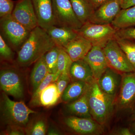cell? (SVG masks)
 <instances>
[{
  "label": "cell",
  "mask_w": 135,
  "mask_h": 135,
  "mask_svg": "<svg viewBox=\"0 0 135 135\" xmlns=\"http://www.w3.org/2000/svg\"><path fill=\"white\" fill-rule=\"evenodd\" d=\"M55 44L46 31L38 26L32 30L18 52L17 62L22 67L36 63Z\"/></svg>",
  "instance_id": "6da1fadb"
},
{
  "label": "cell",
  "mask_w": 135,
  "mask_h": 135,
  "mask_svg": "<svg viewBox=\"0 0 135 135\" xmlns=\"http://www.w3.org/2000/svg\"><path fill=\"white\" fill-rule=\"evenodd\" d=\"M86 91L92 118L104 127L113 114L115 101L101 90L95 79L88 83Z\"/></svg>",
  "instance_id": "7a4b0ae2"
},
{
  "label": "cell",
  "mask_w": 135,
  "mask_h": 135,
  "mask_svg": "<svg viewBox=\"0 0 135 135\" xmlns=\"http://www.w3.org/2000/svg\"><path fill=\"white\" fill-rule=\"evenodd\" d=\"M36 113L23 102L12 101L8 95L3 92L1 101V117L8 126L25 128L28 123L30 115Z\"/></svg>",
  "instance_id": "3957f363"
},
{
  "label": "cell",
  "mask_w": 135,
  "mask_h": 135,
  "mask_svg": "<svg viewBox=\"0 0 135 135\" xmlns=\"http://www.w3.org/2000/svg\"><path fill=\"white\" fill-rule=\"evenodd\" d=\"M79 35L89 41L92 46L103 48L113 38L117 31L112 24L100 25L88 22L75 30Z\"/></svg>",
  "instance_id": "277c9868"
},
{
  "label": "cell",
  "mask_w": 135,
  "mask_h": 135,
  "mask_svg": "<svg viewBox=\"0 0 135 135\" xmlns=\"http://www.w3.org/2000/svg\"><path fill=\"white\" fill-rule=\"evenodd\" d=\"M1 29L12 47L19 50L30 35L31 31L9 15L1 18Z\"/></svg>",
  "instance_id": "5b68a950"
},
{
  "label": "cell",
  "mask_w": 135,
  "mask_h": 135,
  "mask_svg": "<svg viewBox=\"0 0 135 135\" xmlns=\"http://www.w3.org/2000/svg\"><path fill=\"white\" fill-rule=\"evenodd\" d=\"M103 50L110 68L121 74L135 71L114 37L107 42Z\"/></svg>",
  "instance_id": "8992f818"
},
{
  "label": "cell",
  "mask_w": 135,
  "mask_h": 135,
  "mask_svg": "<svg viewBox=\"0 0 135 135\" xmlns=\"http://www.w3.org/2000/svg\"><path fill=\"white\" fill-rule=\"evenodd\" d=\"M55 26L67 27L74 30L83 24L75 15L70 0H52Z\"/></svg>",
  "instance_id": "52a82bcc"
},
{
  "label": "cell",
  "mask_w": 135,
  "mask_h": 135,
  "mask_svg": "<svg viewBox=\"0 0 135 135\" xmlns=\"http://www.w3.org/2000/svg\"><path fill=\"white\" fill-rule=\"evenodd\" d=\"M135 105V71L122 74L119 91L115 101L117 110L132 112Z\"/></svg>",
  "instance_id": "ba28073f"
},
{
  "label": "cell",
  "mask_w": 135,
  "mask_h": 135,
  "mask_svg": "<svg viewBox=\"0 0 135 135\" xmlns=\"http://www.w3.org/2000/svg\"><path fill=\"white\" fill-rule=\"evenodd\" d=\"M1 89L5 94L17 99H22L24 96V87L18 73L12 69H3L0 73Z\"/></svg>",
  "instance_id": "9c48e42d"
},
{
  "label": "cell",
  "mask_w": 135,
  "mask_h": 135,
  "mask_svg": "<svg viewBox=\"0 0 135 135\" xmlns=\"http://www.w3.org/2000/svg\"><path fill=\"white\" fill-rule=\"evenodd\" d=\"M11 15L16 20L31 31L38 26L32 0H19Z\"/></svg>",
  "instance_id": "30bf717a"
},
{
  "label": "cell",
  "mask_w": 135,
  "mask_h": 135,
  "mask_svg": "<svg viewBox=\"0 0 135 135\" xmlns=\"http://www.w3.org/2000/svg\"><path fill=\"white\" fill-rule=\"evenodd\" d=\"M65 122L71 129L81 134L96 135L104 133V126L92 118L71 116L66 118Z\"/></svg>",
  "instance_id": "8fae6325"
},
{
  "label": "cell",
  "mask_w": 135,
  "mask_h": 135,
  "mask_svg": "<svg viewBox=\"0 0 135 135\" xmlns=\"http://www.w3.org/2000/svg\"><path fill=\"white\" fill-rule=\"evenodd\" d=\"M121 9L120 0H109L94 10L89 22L111 24Z\"/></svg>",
  "instance_id": "7c38bea8"
},
{
  "label": "cell",
  "mask_w": 135,
  "mask_h": 135,
  "mask_svg": "<svg viewBox=\"0 0 135 135\" xmlns=\"http://www.w3.org/2000/svg\"><path fill=\"white\" fill-rule=\"evenodd\" d=\"M122 79V74L108 67L97 81L101 90L115 102L120 89Z\"/></svg>",
  "instance_id": "4fadbf2b"
},
{
  "label": "cell",
  "mask_w": 135,
  "mask_h": 135,
  "mask_svg": "<svg viewBox=\"0 0 135 135\" xmlns=\"http://www.w3.org/2000/svg\"><path fill=\"white\" fill-rule=\"evenodd\" d=\"M38 25L47 31L55 25L52 0H32Z\"/></svg>",
  "instance_id": "5bb4252c"
},
{
  "label": "cell",
  "mask_w": 135,
  "mask_h": 135,
  "mask_svg": "<svg viewBox=\"0 0 135 135\" xmlns=\"http://www.w3.org/2000/svg\"><path fill=\"white\" fill-rule=\"evenodd\" d=\"M84 59L89 65L94 79L97 80L109 67L103 48L99 46H93Z\"/></svg>",
  "instance_id": "9a60e30c"
},
{
  "label": "cell",
  "mask_w": 135,
  "mask_h": 135,
  "mask_svg": "<svg viewBox=\"0 0 135 135\" xmlns=\"http://www.w3.org/2000/svg\"><path fill=\"white\" fill-rule=\"evenodd\" d=\"M92 47L89 41L78 35L63 49L74 62L84 59Z\"/></svg>",
  "instance_id": "2e32d148"
},
{
  "label": "cell",
  "mask_w": 135,
  "mask_h": 135,
  "mask_svg": "<svg viewBox=\"0 0 135 135\" xmlns=\"http://www.w3.org/2000/svg\"><path fill=\"white\" fill-rule=\"evenodd\" d=\"M56 46L64 49L78 35L74 29L67 27L54 26L46 31Z\"/></svg>",
  "instance_id": "e0dca14e"
},
{
  "label": "cell",
  "mask_w": 135,
  "mask_h": 135,
  "mask_svg": "<svg viewBox=\"0 0 135 135\" xmlns=\"http://www.w3.org/2000/svg\"><path fill=\"white\" fill-rule=\"evenodd\" d=\"M71 81L89 82L94 79L91 68L84 59L73 62L70 70Z\"/></svg>",
  "instance_id": "ac0fdd59"
},
{
  "label": "cell",
  "mask_w": 135,
  "mask_h": 135,
  "mask_svg": "<svg viewBox=\"0 0 135 135\" xmlns=\"http://www.w3.org/2000/svg\"><path fill=\"white\" fill-rule=\"evenodd\" d=\"M88 83L71 81L63 92L61 98L62 101L68 104L79 98L86 91Z\"/></svg>",
  "instance_id": "d6986e66"
},
{
  "label": "cell",
  "mask_w": 135,
  "mask_h": 135,
  "mask_svg": "<svg viewBox=\"0 0 135 135\" xmlns=\"http://www.w3.org/2000/svg\"><path fill=\"white\" fill-rule=\"evenodd\" d=\"M86 90L87 89L79 98L68 103L66 107L70 112L75 116L92 118L90 111Z\"/></svg>",
  "instance_id": "ffe728a7"
},
{
  "label": "cell",
  "mask_w": 135,
  "mask_h": 135,
  "mask_svg": "<svg viewBox=\"0 0 135 135\" xmlns=\"http://www.w3.org/2000/svg\"><path fill=\"white\" fill-rule=\"evenodd\" d=\"M111 24L117 30L135 26V6L122 9Z\"/></svg>",
  "instance_id": "44dd1931"
},
{
  "label": "cell",
  "mask_w": 135,
  "mask_h": 135,
  "mask_svg": "<svg viewBox=\"0 0 135 135\" xmlns=\"http://www.w3.org/2000/svg\"><path fill=\"white\" fill-rule=\"evenodd\" d=\"M75 15L83 25L89 22L95 9L88 0H70Z\"/></svg>",
  "instance_id": "7402d4cb"
},
{
  "label": "cell",
  "mask_w": 135,
  "mask_h": 135,
  "mask_svg": "<svg viewBox=\"0 0 135 135\" xmlns=\"http://www.w3.org/2000/svg\"><path fill=\"white\" fill-rule=\"evenodd\" d=\"M44 56L35 63L31 73L30 81L33 92L49 73Z\"/></svg>",
  "instance_id": "603a6c76"
},
{
  "label": "cell",
  "mask_w": 135,
  "mask_h": 135,
  "mask_svg": "<svg viewBox=\"0 0 135 135\" xmlns=\"http://www.w3.org/2000/svg\"><path fill=\"white\" fill-rule=\"evenodd\" d=\"M61 97L56 82L51 83L41 92L40 104L45 107H50L56 104Z\"/></svg>",
  "instance_id": "cb8c5ba5"
},
{
  "label": "cell",
  "mask_w": 135,
  "mask_h": 135,
  "mask_svg": "<svg viewBox=\"0 0 135 135\" xmlns=\"http://www.w3.org/2000/svg\"><path fill=\"white\" fill-rule=\"evenodd\" d=\"M114 38L135 70V41L122 38L115 35Z\"/></svg>",
  "instance_id": "d4e9b609"
},
{
  "label": "cell",
  "mask_w": 135,
  "mask_h": 135,
  "mask_svg": "<svg viewBox=\"0 0 135 135\" xmlns=\"http://www.w3.org/2000/svg\"><path fill=\"white\" fill-rule=\"evenodd\" d=\"M73 62L69 55L63 49L60 48L57 63V71L55 75L54 82H55L61 74H70V67Z\"/></svg>",
  "instance_id": "484cf974"
},
{
  "label": "cell",
  "mask_w": 135,
  "mask_h": 135,
  "mask_svg": "<svg viewBox=\"0 0 135 135\" xmlns=\"http://www.w3.org/2000/svg\"><path fill=\"white\" fill-rule=\"evenodd\" d=\"M60 48L55 46L44 55V59L49 73L56 74L57 71V63Z\"/></svg>",
  "instance_id": "4316f807"
},
{
  "label": "cell",
  "mask_w": 135,
  "mask_h": 135,
  "mask_svg": "<svg viewBox=\"0 0 135 135\" xmlns=\"http://www.w3.org/2000/svg\"><path fill=\"white\" fill-rule=\"evenodd\" d=\"M55 74L48 73L40 84L38 86L33 92L30 102V104L32 107L40 106V98L41 92L51 83L54 82V79Z\"/></svg>",
  "instance_id": "83f0119b"
},
{
  "label": "cell",
  "mask_w": 135,
  "mask_h": 135,
  "mask_svg": "<svg viewBox=\"0 0 135 135\" xmlns=\"http://www.w3.org/2000/svg\"><path fill=\"white\" fill-rule=\"evenodd\" d=\"M27 134L44 135L46 132V123L42 120H38L32 124L29 129L25 130Z\"/></svg>",
  "instance_id": "f1b7e54d"
},
{
  "label": "cell",
  "mask_w": 135,
  "mask_h": 135,
  "mask_svg": "<svg viewBox=\"0 0 135 135\" xmlns=\"http://www.w3.org/2000/svg\"><path fill=\"white\" fill-rule=\"evenodd\" d=\"M0 55L1 58L6 60H11L14 57L13 51L5 42L1 34L0 35Z\"/></svg>",
  "instance_id": "f546056e"
},
{
  "label": "cell",
  "mask_w": 135,
  "mask_h": 135,
  "mask_svg": "<svg viewBox=\"0 0 135 135\" xmlns=\"http://www.w3.org/2000/svg\"><path fill=\"white\" fill-rule=\"evenodd\" d=\"M14 8V2L12 0H0L1 18L11 15Z\"/></svg>",
  "instance_id": "4dcf8cb0"
},
{
  "label": "cell",
  "mask_w": 135,
  "mask_h": 135,
  "mask_svg": "<svg viewBox=\"0 0 135 135\" xmlns=\"http://www.w3.org/2000/svg\"><path fill=\"white\" fill-rule=\"evenodd\" d=\"M71 81L70 74L62 73L59 76L55 82L61 97L66 88Z\"/></svg>",
  "instance_id": "1f68e13d"
},
{
  "label": "cell",
  "mask_w": 135,
  "mask_h": 135,
  "mask_svg": "<svg viewBox=\"0 0 135 135\" xmlns=\"http://www.w3.org/2000/svg\"><path fill=\"white\" fill-rule=\"evenodd\" d=\"M115 35L122 38L129 39L135 41V27H132L118 29Z\"/></svg>",
  "instance_id": "d6a6232c"
},
{
  "label": "cell",
  "mask_w": 135,
  "mask_h": 135,
  "mask_svg": "<svg viewBox=\"0 0 135 135\" xmlns=\"http://www.w3.org/2000/svg\"><path fill=\"white\" fill-rule=\"evenodd\" d=\"M25 133L24 128L16 126H8L7 128L4 131L3 134L23 135Z\"/></svg>",
  "instance_id": "836d02e7"
},
{
  "label": "cell",
  "mask_w": 135,
  "mask_h": 135,
  "mask_svg": "<svg viewBox=\"0 0 135 135\" xmlns=\"http://www.w3.org/2000/svg\"><path fill=\"white\" fill-rule=\"evenodd\" d=\"M121 8L127 9L135 6V0H120Z\"/></svg>",
  "instance_id": "e575fe53"
},
{
  "label": "cell",
  "mask_w": 135,
  "mask_h": 135,
  "mask_svg": "<svg viewBox=\"0 0 135 135\" xmlns=\"http://www.w3.org/2000/svg\"><path fill=\"white\" fill-rule=\"evenodd\" d=\"M88 1L94 8V9L95 10L109 0H88Z\"/></svg>",
  "instance_id": "d590c367"
},
{
  "label": "cell",
  "mask_w": 135,
  "mask_h": 135,
  "mask_svg": "<svg viewBox=\"0 0 135 135\" xmlns=\"http://www.w3.org/2000/svg\"><path fill=\"white\" fill-rule=\"evenodd\" d=\"M115 134L119 135H133V133L130 129L128 128H123L117 131L114 133Z\"/></svg>",
  "instance_id": "8d00e7d4"
},
{
  "label": "cell",
  "mask_w": 135,
  "mask_h": 135,
  "mask_svg": "<svg viewBox=\"0 0 135 135\" xmlns=\"http://www.w3.org/2000/svg\"><path fill=\"white\" fill-rule=\"evenodd\" d=\"M47 134L50 135H58L60 134L58 131L57 130L55 129L51 128L47 132Z\"/></svg>",
  "instance_id": "74e56055"
},
{
  "label": "cell",
  "mask_w": 135,
  "mask_h": 135,
  "mask_svg": "<svg viewBox=\"0 0 135 135\" xmlns=\"http://www.w3.org/2000/svg\"><path fill=\"white\" fill-rule=\"evenodd\" d=\"M129 120L132 122L135 120V105L133 111L131 112V115L129 118Z\"/></svg>",
  "instance_id": "f35d334b"
},
{
  "label": "cell",
  "mask_w": 135,
  "mask_h": 135,
  "mask_svg": "<svg viewBox=\"0 0 135 135\" xmlns=\"http://www.w3.org/2000/svg\"><path fill=\"white\" fill-rule=\"evenodd\" d=\"M133 123L132 124V126H131V128H132V129L131 131H132V133H133V135L135 134V120L133 121Z\"/></svg>",
  "instance_id": "ab89813d"
}]
</instances>
